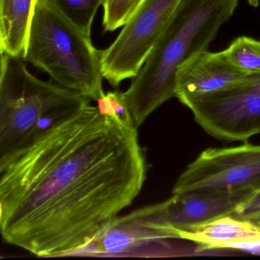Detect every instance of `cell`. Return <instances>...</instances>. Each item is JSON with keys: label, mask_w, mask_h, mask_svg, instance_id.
Instances as JSON below:
<instances>
[{"label": "cell", "mask_w": 260, "mask_h": 260, "mask_svg": "<svg viewBox=\"0 0 260 260\" xmlns=\"http://www.w3.org/2000/svg\"><path fill=\"white\" fill-rule=\"evenodd\" d=\"M252 190L236 191H187L176 193L165 202L150 205L155 226L179 239L178 232L235 212Z\"/></svg>", "instance_id": "8"}, {"label": "cell", "mask_w": 260, "mask_h": 260, "mask_svg": "<svg viewBox=\"0 0 260 260\" xmlns=\"http://www.w3.org/2000/svg\"><path fill=\"white\" fill-rule=\"evenodd\" d=\"M56 10L61 13L86 36H91L94 17L106 0H48Z\"/></svg>", "instance_id": "12"}, {"label": "cell", "mask_w": 260, "mask_h": 260, "mask_svg": "<svg viewBox=\"0 0 260 260\" xmlns=\"http://www.w3.org/2000/svg\"><path fill=\"white\" fill-rule=\"evenodd\" d=\"M38 0H0L1 53L23 59Z\"/></svg>", "instance_id": "11"}, {"label": "cell", "mask_w": 260, "mask_h": 260, "mask_svg": "<svg viewBox=\"0 0 260 260\" xmlns=\"http://www.w3.org/2000/svg\"><path fill=\"white\" fill-rule=\"evenodd\" d=\"M144 0H106L103 25L106 31L124 26Z\"/></svg>", "instance_id": "14"}, {"label": "cell", "mask_w": 260, "mask_h": 260, "mask_svg": "<svg viewBox=\"0 0 260 260\" xmlns=\"http://www.w3.org/2000/svg\"><path fill=\"white\" fill-rule=\"evenodd\" d=\"M249 5L253 7H256L258 5V0H247Z\"/></svg>", "instance_id": "17"}, {"label": "cell", "mask_w": 260, "mask_h": 260, "mask_svg": "<svg viewBox=\"0 0 260 260\" xmlns=\"http://www.w3.org/2000/svg\"><path fill=\"white\" fill-rule=\"evenodd\" d=\"M247 74L234 67L223 52L201 51L184 62L176 72L175 97L189 99L220 92L247 81Z\"/></svg>", "instance_id": "9"}, {"label": "cell", "mask_w": 260, "mask_h": 260, "mask_svg": "<svg viewBox=\"0 0 260 260\" xmlns=\"http://www.w3.org/2000/svg\"><path fill=\"white\" fill-rule=\"evenodd\" d=\"M180 1L144 0L115 42L100 51L103 78L112 87L138 75Z\"/></svg>", "instance_id": "5"}, {"label": "cell", "mask_w": 260, "mask_h": 260, "mask_svg": "<svg viewBox=\"0 0 260 260\" xmlns=\"http://www.w3.org/2000/svg\"><path fill=\"white\" fill-rule=\"evenodd\" d=\"M260 214V188L242 202L232 214L242 220H249Z\"/></svg>", "instance_id": "15"}, {"label": "cell", "mask_w": 260, "mask_h": 260, "mask_svg": "<svg viewBox=\"0 0 260 260\" xmlns=\"http://www.w3.org/2000/svg\"><path fill=\"white\" fill-rule=\"evenodd\" d=\"M133 119L88 105L0 164V230L39 257L78 254L142 189Z\"/></svg>", "instance_id": "1"}, {"label": "cell", "mask_w": 260, "mask_h": 260, "mask_svg": "<svg viewBox=\"0 0 260 260\" xmlns=\"http://www.w3.org/2000/svg\"><path fill=\"white\" fill-rule=\"evenodd\" d=\"M239 0H181L130 87L124 92L137 127L175 97L176 72L194 54L208 51L234 15Z\"/></svg>", "instance_id": "2"}, {"label": "cell", "mask_w": 260, "mask_h": 260, "mask_svg": "<svg viewBox=\"0 0 260 260\" xmlns=\"http://www.w3.org/2000/svg\"><path fill=\"white\" fill-rule=\"evenodd\" d=\"M178 237L203 249L260 247L259 225L232 214L179 231Z\"/></svg>", "instance_id": "10"}, {"label": "cell", "mask_w": 260, "mask_h": 260, "mask_svg": "<svg viewBox=\"0 0 260 260\" xmlns=\"http://www.w3.org/2000/svg\"><path fill=\"white\" fill-rule=\"evenodd\" d=\"M260 188V145L204 150L173 186L172 193L187 191H256Z\"/></svg>", "instance_id": "7"}, {"label": "cell", "mask_w": 260, "mask_h": 260, "mask_svg": "<svg viewBox=\"0 0 260 260\" xmlns=\"http://www.w3.org/2000/svg\"><path fill=\"white\" fill-rule=\"evenodd\" d=\"M182 104L213 138L246 142L260 134V74H253L239 86L189 99Z\"/></svg>", "instance_id": "6"}, {"label": "cell", "mask_w": 260, "mask_h": 260, "mask_svg": "<svg viewBox=\"0 0 260 260\" xmlns=\"http://www.w3.org/2000/svg\"><path fill=\"white\" fill-rule=\"evenodd\" d=\"M228 61L247 74H260V42L242 36L222 51Z\"/></svg>", "instance_id": "13"}, {"label": "cell", "mask_w": 260, "mask_h": 260, "mask_svg": "<svg viewBox=\"0 0 260 260\" xmlns=\"http://www.w3.org/2000/svg\"><path fill=\"white\" fill-rule=\"evenodd\" d=\"M23 60L91 100L105 94L100 51L48 0L36 3Z\"/></svg>", "instance_id": "4"}, {"label": "cell", "mask_w": 260, "mask_h": 260, "mask_svg": "<svg viewBox=\"0 0 260 260\" xmlns=\"http://www.w3.org/2000/svg\"><path fill=\"white\" fill-rule=\"evenodd\" d=\"M90 101L76 91L35 77L21 57L1 53L0 164Z\"/></svg>", "instance_id": "3"}, {"label": "cell", "mask_w": 260, "mask_h": 260, "mask_svg": "<svg viewBox=\"0 0 260 260\" xmlns=\"http://www.w3.org/2000/svg\"><path fill=\"white\" fill-rule=\"evenodd\" d=\"M250 220L253 221L254 223H257V224L259 225L260 226V214H258V215L255 216L253 218L251 219Z\"/></svg>", "instance_id": "16"}]
</instances>
